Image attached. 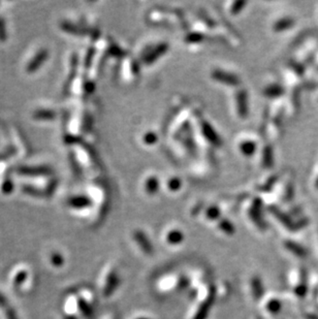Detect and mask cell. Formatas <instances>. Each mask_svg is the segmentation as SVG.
I'll use <instances>...</instances> for the list:
<instances>
[{"label":"cell","mask_w":318,"mask_h":319,"mask_svg":"<svg viewBox=\"0 0 318 319\" xmlns=\"http://www.w3.org/2000/svg\"><path fill=\"white\" fill-rule=\"evenodd\" d=\"M261 313L266 318H272L279 314L281 310V302L277 297L269 296L261 300Z\"/></svg>","instance_id":"5b68a950"},{"label":"cell","mask_w":318,"mask_h":319,"mask_svg":"<svg viewBox=\"0 0 318 319\" xmlns=\"http://www.w3.org/2000/svg\"><path fill=\"white\" fill-rule=\"evenodd\" d=\"M206 217L209 220H215L219 217V212L216 209H210L207 211L206 213Z\"/></svg>","instance_id":"d6986e66"},{"label":"cell","mask_w":318,"mask_h":319,"mask_svg":"<svg viewBox=\"0 0 318 319\" xmlns=\"http://www.w3.org/2000/svg\"><path fill=\"white\" fill-rule=\"evenodd\" d=\"M78 303H79V309H80V311H81V313L85 317H90L93 313V310H92V307L88 304V302L80 299Z\"/></svg>","instance_id":"5bb4252c"},{"label":"cell","mask_w":318,"mask_h":319,"mask_svg":"<svg viewBox=\"0 0 318 319\" xmlns=\"http://www.w3.org/2000/svg\"><path fill=\"white\" fill-rule=\"evenodd\" d=\"M6 39V30H5V25H4V21L2 19H0V41H5Z\"/></svg>","instance_id":"ffe728a7"},{"label":"cell","mask_w":318,"mask_h":319,"mask_svg":"<svg viewBox=\"0 0 318 319\" xmlns=\"http://www.w3.org/2000/svg\"><path fill=\"white\" fill-rule=\"evenodd\" d=\"M66 319H76V317H74V316H71V315H69V317H67Z\"/></svg>","instance_id":"cb8c5ba5"},{"label":"cell","mask_w":318,"mask_h":319,"mask_svg":"<svg viewBox=\"0 0 318 319\" xmlns=\"http://www.w3.org/2000/svg\"><path fill=\"white\" fill-rule=\"evenodd\" d=\"M132 241L137 245L138 249L145 255H152L154 253L153 245L149 241L148 237L142 230H134L132 233Z\"/></svg>","instance_id":"8992f818"},{"label":"cell","mask_w":318,"mask_h":319,"mask_svg":"<svg viewBox=\"0 0 318 319\" xmlns=\"http://www.w3.org/2000/svg\"><path fill=\"white\" fill-rule=\"evenodd\" d=\"M284 248L287 250L288 252H290L291 254L293 255H296L297 257H300V258H303L305 257V250L303 249V247L296 244V243H293V242H288V241H286L284 242Z\"/></svg>","instance_id":"8fae6325"},{"label":"cell","mask_w":318,"mask_h":319,"mask_svg":"<svg viewBox=\"0 0 318 319\" xmlns=\"http://www.w3.org/2000/svg\"><path fill=\"white\" fill-rule=\"evenodd\" d=\"M91 205V201L86 196H74L68 199V206L74 209H85Z\"/></svg>","instance_id":"30bf717a"},{"label":"cell","mask_w":318,"mask_h":319,"mask_svg":"<svg viewBox=\"0 0 318 319\" xmlns=\"http://www.w3.org/2000/svg\"><path fill=\"white\" fill-rule=\"evenodd\" d=\"M26 277H27L26 272H20L17 276H16L15 281H14V286H15V288H17V287H19L20 285H22V283H23L24 281H25Z\"/></svg>","instance_id":"2e32d148"},{"label":"cell","mask_w":318,"mask_h":319,"mask_svg":"<svg viewBox=\"0 0 318 319\" xmlns=\"http://www.w3.org/2000/svg\"><path fill=\"white\" fill-rule=\"evenodd\" d=\"M51 261L54 266L56 267H61L63 265V258H62V255L58 254V253H53L52 256H51Z\"/></svg>","instance_id":"e0dca14e"},{"label":"cell","mask_w":318,"mask_h":319,"mask_svg":"<svg viewBox=\"0 0 318 319\" xmlns=\"http://www.w3.org/2000/svg\"><path fill=\"white\" fill-rule=\"evenodd\" d=\"M184 241V234L180 229H170L164 235V242L170 246H178Z\"/></svg>","instance_id":"52a82bcc"},{"label":"cell","mask_w":318,"mask_h":319,"mask_svg":"<svg viewBox=\"0 0 318 319\" xmlns=\"http://www.w3.org/2000/svg\"><path fill=\"white\" fill-rule=\"evenodd\" d=\"M51 169L46 166H38V167H20L19 173L23 176H47L51 174Z\"/></svg>","instance_id":"ba28073f"},{"label":"cell","mask_w":318,"mask_h":319,"mask_svg":"<svg viewBox=\"0 0 318 319\" xmlns=\"http://www.w3.org/2000/svg\"><path fill=\"white\" fill-rule=\"evenodd\" d=\"M55 117H56V114L49 110H41L33 114V118L37 119V120H52Z\"/></svg>","instance_id":"7c38bea8"},{"label":"cell","mask_w":318,"mask_h":319,"mask_svg":"<svg viewBox=\"0 0 318 319\" xmlns=\"http://www.w3.org/2000/svg\"><path fill=\"white\" fill-rule=\"evenodd\" d=\"M155 287L156 290L162 294V296L176 293L178 291L189 288V276L181 273L165 274L158 279Z\"/></svg>","instance_id":"7a4b0ae2"},{"label":"cell","mask_w":318,"mask_h":319,"mask_svg":"<svg viewBox=\"0 0 318 319\" xmlns=\"http://www.w3.org/2000/svg\"><path fill=\"white\" fill-rule=\"evenodd\" d=\"M133 319H151V318H149V317H147V316H144V315H139V316H136V317H134Z\"/></svg>","instance_id":"603a6c76"},{"label":"cell","mask_w":318,"mask_h":319,"mask_svg":"<svg viewBox=\"0 0 318 319\" xmlns=\"http://www.w3.org/2000/svg\"><path fill=\"white\" fill-rule=\"evenodd\" d=\"M190 298L193 299V306L188 319H207L217 299L216 285L212 281L207 282L197 290L190 292Z\"/></svg>","instance_id":"6da1fadb"},{"label":"cell","mask_w":318,"mask_h":319,"mask_svg":"<svg viewBox=\"0 0 318 319\" xmlns=\"http://www.w3.org/2000/svg\"><path fill=\"white\" fill-rule=\"evenodd\" d=\"M218 228L220 229V231L227 236H232L235 234V227L233 226L232 223L227 220H221L218 223Z\"/></svg>","instance_id":"4fadbf2b"},{"label":"cell","mask_w":318,"mask_h":319,"mask_svg":"<svg viewBox=\"0 0 318 319\" xmlns=\"http://www.w3.org/2000/svg\"><path fill=\"white\" fill-rule=\"evenodd\" d=\"M48 55L49 54H48L47 50H42L41 52H38L35 57L28 63V65L26 67L27 73H29V74L34 73L35 70H37L39 67H41V65L47 60Z\"/></svg>","instance_id":"9c48e42d"},{"label":"cell","mask_w":318,"mask_h":319,"mask_svg":"<svg viewBox=\"0 0 318 319\" xmlns=\"http://www.w3.org/2000/svg\"><path fill=\"white\" fill-rule=\"evenodd\" d=\"M23 191L25 193L30 194V195H33V196L43 195V192H41V191H38V189H35V188L31 187V186H24L23 187Z\"/></svg>","instance_id":"ac0fdd59"},{"label":"cell","mask_w":318,"mask_h":319,"mask_svg":"<svg viewBox=\"0 0 318 319\" xmlns=\"http://www.w3.org/2000/svg\"><path fill=\"white\" fill-rule=\"evenodd\" d=\"M229 291H230V287L226 282H223V283H220L219 285H216L217 298L225 299L228 296Z\"/></svg>","instance_id":"9a60e30c"},{"label":"cell","mask_w":318,"mask_h":319,"mask_svg":"<svg viewBox=\"0 0 318 319\" xmlns=\"http://www.w3.org/2000/svg\"><path fill=\"white\" fill-rule=\"evenodd\" d=\"M6 319H18L17 314H16L13 309H9L6 311Z\"/></svg>","instance_id":"44dd1931"},{"label":"cell","mask_w":318,"mask_h":319,"mask_svg":"<svg viewBox=\"0 0 318 319\" xmlns=\"http://www.w3.org/2000/svg\"><path fill=\"white\" fill-rule=\"evenodd\" d=\"M119 284H120V276L118 270L115 267H111L105 277V282L102 285L101 293L105 298H109L116 291Z\"/></svg>","instance_id":"3957f363"},{"label":"cell","mask_w":318,"mask_h":319,"mask_svg":"<svg viewBox=\"0 0 318 319\" xmlns=\"http://www.w3.org/2000/svg\"><path fill=\"white\" fill-rule=\"evenodd\" d=\"M249 297L253 303H260L265 296V287L261 278L258 275H252L247 282Z\"/></svg>","instance_id":"277c9868"},{"label":"cell","mask_w":318,"mask_h":319,"mask_svg":"<svg viewBox=\"0 0 318 319\" xmlns=\"http://www.w3.org/2000/svg\"><path fill=\"white\" fill-rule=\"evenodd\" d=\"M7 305V300L0 293V307H5Z\"/></svg>","instance_id":"7402d4cb"}]
</instances>
